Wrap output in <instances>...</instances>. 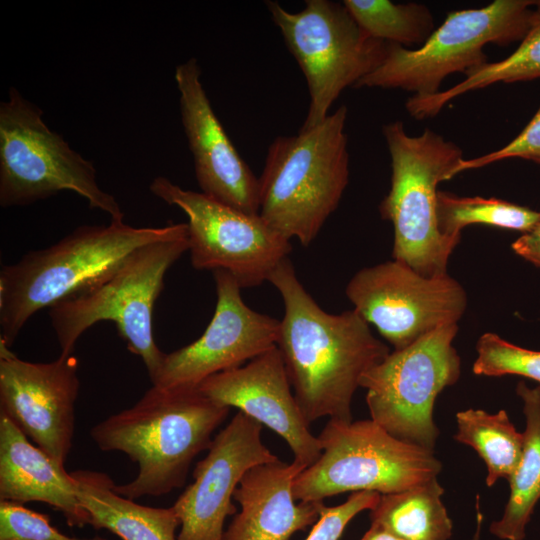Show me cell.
<instances>
[{
	"mask_svg": "<svg viewBox=\"0 0 540 540\" xmlns=\"http://www.w3.org/2000/svg\"><path fill=\"white\" fill-rule=\"evenodd\" d=\"M340 106L324 121L268 147L259 181V216L288 240L308 246L336 210L349 182V153Z\"/></svg>",
	"mask_w": 540,
	"mask_h": 540,
	"instance_id": "4",
	"label": "cell"
},
{
	"mask_svg": "<svg viewBox=\"0 0 540 540\" xmlns=\"http://www.w3.org/2000/svg\"><path fill=\"white\" fill-rule=\"evenodd\" d=\"M0 540H107L68 536L51 525L50 517L23 504L0 500Z\"/></svg>",
	"mask_w": 540,
	"mask_h": 540,
	"instance_id": "29",
	"label": "cell"
},
{
	"mask_svg": "<svg viewBox=\"0 0 540 540\" xmlns=\"http://www.w3.org/2000/svg\"><path fill=\"white\" fill-rule=\"evenodd\" d=\"M380 495L375 491L354 492L340 505H323L305 540H339L348 523L360 512L373 509Z\"/></svg>",
	"mask_w": 540,
	"mask_h": 540,
	"instance_id": "30",
	"label": "cell"
},
{
	"mask_svg": "<svg viewBox=\"0 0 540 540\" xmlns=\"http://www.w3.org/2000/svg\"><path fill=\"white\" fill-rule=\"evenodd\" d=\"M509 158H522L533 162L540 159V106L526 127L511 142L491 153L472 159L463 158L455 168L454 176Z\"/></svg>",
	"mask_w": 540,
	"mask_h": 540,
	"instance_id": "31",
	"label": "cell"
},
{
	"mask_svg": "<svg viewBox=\"0 0 540 540\" xmlns=\"http://www.w3.org/2000/svg\"><path fill=\"white\" fill-rule=\"evenodd\" d=\"M511 248L517 255L540 267V221L516 239Z\"/></svg>",
	"mask_w": 540,
	"mask_h": 540,
	"instance_id": "32",
	"label": "cell"
},
{
	"mask_svg": "<svg viewBox=\"0 0 540 540\" xmlns=\"http://www.w3.org/2000/svg\"><path fill=\"white\" fill-rule=\"evenodd\" d=\"M186 228V223L138 228L115 220L109 225H85L55 244L3 266L0 342L11 347L35 313L95 287L138 248Z\"/></svg>",
	"mask_w": 540,
	"mask_h": 540,
	"instance_id": "3",
	"label": "cell"
},
{
	"mask_svg": "<svg viewBox=\"0 0 540 540\" xmlns=\"http://www.w3.org/2000/svg\"><path fill=\"white\" fill-rule=\"evenodd\" d=\"M536 4L537 0H495L481 8L452 11L422 46L409 49L389 43L383 62L355 87L434 95L450 74H466L487 63L483 52L487 44L520 42L531 26Z\"/></svg>",
	"mask_w": 540,
	"mask_h": 540,
	"instance_id": "8",
	"label": "cell"
},
{
	"mask_svg": "<svg viewBox=\"0 0 540 540\" xmlns=\"http://www.w3.org/2000/svg\"><path fill=\"white\" fill-rule=\"evenodd\" d=\"M262 426L241 411L214 437L193 470L194 481L172 505L180 520L177 540H223L241 479L251 468L277 461L263 443Z\"/></svg>",
	"mask_w": 540,
	"mask_h": 540,
	"instance_id": "16",
	"label": "cell"
},
{
	"mask_svg": "<svg viewBox=\"0 0 540 540\" xmlns=\"http://www.w3.org/2000/svg\"><path fill=\"white\" fill-rule=\"evenodd\" d=\"M535 163H537V164L540 165V159H538L537 161H535Z\"/></svg>",
	"mask_w": 540,
	"mask_h": 540,
	"instance_id": "34",
	"label": "cell"
},
{
	"mask_svg": "<svg viewBox=\"0 0 540 540\" xmlns=\"http://www.w3.org/2000/svg\"><path fill=\"white\" fill-rule=\"evenodd\" d=\"M465 79L431 96H411L407 112L415 119L436 116L451 100L467 92L497 83H515L540 78V1H537L531 26L518 47L506 58L487 62L469 70Z\"/></svg>",
	"mask_w": 540,
	"mask_h": 540,
	"instance_id": "24",
	"label": "cell"
},
{
	"mask_svg": "<svg viewBox=\"0 0 540 540\" xmlns=\"http://www.w3.org/2000/svg\"><path fill=\"white\" fill-rule=\"evenodd\" d=\"M149 189L186 214L188 251L196 270H224L241 288L256 287L268 281L292 250L290 240L259 214H248L202 192L185 190L165 177H156Z\"/></svg>",
	"mask_w": 540,
	"mask_h": 540,
	"instance_id": "12",
	"label": "cell"
},
{
	"mask_svg": "<svg viewBox=\"0 0 540 540\" xmlns=\"http://www.w3.org/2000/svg\"><path fill=\"white\" fill-rule=\"evenodd\" d=\"M266 6L306 79L309 106L300 130L320 124L341 92L374 71L389 43L368 35L346 7L329 0H306L290 12L276 1Z\"/></svg>",
	"mask_w": 540,
	"mask_h": 540,
	"instance_id": "10",
	"label": "cell"
},
{
	"mask_svg": "<svg viewBox=\"0 0 540 540\" xmlns=\"http://www.w3.org/2000/svg\"><path fill=\"white\" fill-rule=\"evenodd\" d=\"M476 350L475 375H519L540 383V351L516 346L490 332L480 336Z\"/></svg>",
	"mask_w": 540,
	"mask_h": 540,
	"instance_id": "28",
	"label": "cell"
},
{
	"mask_svg": "<svg viewBox=\"0 0 540 540\" xmlns=\"http://www.w3.org/2000/svg\"><path fill=\"white\" fill-rule=\"evenodd\" d=\"M360 540H404L395 535L379 528L377 526L371 525L368 531L363 535Z\"/></svg>",
	"mask_w": 540,
	"mask_h": 540,
	"instance_id": "33",
	"label": "cell"
},
{
	"mask_svg": "<svg viewBox=\"0 0 540 540\" xmlns=\"http://www.w3.org/2000/svg\"><path fill=\"white\" fill-rule=\"evenodd\" d=\"M81 506L90 516L89 525L106 529L121 540H177L180 520L171 507L144 506L114 490L109 475L93 470H74Z\"/></svg>",
	"mask_w": 540,
	"mask_h": 540,
	"instance_id": "21",
	"label": "cell"
},
{
	"mask_svg": "<svg viewBox=\"0 0 540 540\" xmlns=\"http://www.w3.org/2000/svg\"><path fill=\"white\" fill-rule=\"evenodd\" d=\"M305 467L296 461L261 464L248 470L233 499L241 507L223 540H288L313 525L323 502H299L293 496L295 478Z\"/></svg>",
	"mask_w": 540,
	"mask_h": 540,
	"instance_id": "19",
	"label": "cell"
},
{
	"mask_svg": "<svg viewBox=\"0 0 540 540\" xmlns=\"http://www.w3.org/2000/svg\"><path fill=\"white\" fill-rule=\"evenodd\" d=\"M317 437L320 457L293 483L299 502L345 492L395 493L436 478L442 469L432 449L400 440L372 419H329Z\"/></svg>",
	"mask_w": 540,
	"mask_h": 540,
	"instance_id": "7",
	"label": "cell"
},
{
	"mask_svg": "<svg viewBox=\"0 0 540 540\" xmlns=\"http://www.w3.org/2000/svg\"><path fill=\"white\" fill-rule=\"evenodd\" d=\"M42 114L13 87L0 103V205L22 206L72 191L111 220L123 221L114 196L97 184L93 164L49 129Z\"/></svg>",
	"mask_w": 540,
	"mask_h": 540,
	"instance_id": "9",
	"label": "cell"
},
{
	"mask_svg": "<svg viewBox=\"0 0 540 540\" xmlns=\"http://www.w3.org/2000/svg\"><path fill=\"white\" fill-rule=\"evenodd\" d=\"M229 411L197 388L152 386L133 406L94 425L90 436L100 450L122 452L138 465L136 477L115 484V492L132 500L163 496L184 485L191 463L208 450Z\"/></svg>",
	"mask_w": 540,
	"mask_h": 540,
	"instance_id": "2",
	"label": "cell"
},
{
	"mask_svg": "<svg viewBox=\"0 0 540 540\" xmlns=\"http://www.w3.org/2000/svg\"><path fill=\"white\" fill-rule=\"evenodd\" d=\"M356 23L371 37L405 48L422 46L435 30L427 6L388 0H344Z\"/></svg>",
	"mask_w": 540,
	"mask_h": 540,
	"instance_id": "26",
	"label": "cell"
},
{
	"mask_svg": "<svg viewBox=\"0 0 540 540\" xmlns=\"http://www.w3.org/2000/svg\"><path fill=\"white\" fill-rule=\"evenodd\" d=\"M213 277L217 302L206 330L194 342L164 354L152 386L196 389L210 376L240 367L276 346L280 320L248 307L229 272L215 270Z\"/></svg>",
	"mask_w": 540,
	"mask_h": 540,
	"instance_id": "14",
	"label": "cell"
},
{
	"mask_svg": "<svg viewBox=\"0 0 540 540\" xmlns=\"http://www.w3.org/2000/svg\"><path fill=\"white\" fill-rule=\"evenodd\" d=\"M291 387L281 352L274 346L240 367L210 376L197 390L270 428L286 441L293 460L307 468L322 450Z\"/></svg>",
	"mask_w": 540,
	"mask_h": 540,
	"instance_id": "17",
	"label": "cell"
},
{
	"mask_svg": "<svg viewBox=\"0 0 540 540\" xmlns=\"http://www.w3.org/2000/svg\"><path fill=\"white\" fill-rule=\"evenodd\" d=\"M436 216L439 231L461 236L470 224H485L526 233L539 221L540 212L494 197H459L438 191Z\"/></svg>",
	"mask_w": 540,
	"mask_h": 540,
	"instance_id": "27",
	"label": "cell"
},
{
	"mask_svg": "<svg viewBox=\"0 0 540 540\" xmlns=\"http://www.w3.org/2000/svg\"><path fill=\"white\" fill-rule=\"evenodd\" d=\"M78 368L73 354H60L47 363L30 362L0 342V413L60 466L72 448Z\"/></svg>",
	"mask_w": 540,
	"mask_h": 540,
	"instance_id": "15",
	"label": "cell"
},
{
	"mask_svg": "<svg viewBox=\"0 0 540 540\" xmlns=\"http://www.w3.org/2000/svg\"><path fill=\"white\" fill-rule=\"evenodd\" d=\"M456 441L472 447L487 468L486 485L509 480L522 456L524 434L516 430L505 410L495 414L467 409L456 414Z\"/></svg>",
	"mask_w": 540,
	"mask_h": 540,
	"instance_id": "25",
	"label": "cell"
},
{
	"mask_svg": "<svg viewBox=\"0 0 540 540\" xmlns=\"http://www.w3.org/2000/svg\"><path fill=\"white\" fill-rule=\"evenodd\" d=\"M181 120L201 192L248 214L259 211V181L217 118L191 58L175 69Z\"/></svg>",
	"mask_w": 540,
	"mask_h": 540,
	"instance_id": "18",
	"label": "cell"
},
{
	"mask_svg": "<svg viewBox=\"0 0 540 540\" xmlns=\"http://www.w3.org/2000/svg\"><path fill=\"white\" fill-rule=\"evenodd\" d=\"M0 500L42 502L65 517L70 527L89 525L70 472L33 445L5 414L0 413Z\"/></svg>",
	"mask_w": 540,
	"mask_h": 540,
	"instance_id": "20",
	"label": "cell"
},
{
	"mask_svg": "<svg viewBox=\"0 0 540 540\" xmlns=\"http://www.w3.org/2000/svg\"><path fill=\"white\" fill-rule=\"evenodd\" d=\"M457 332V324L440 327L390 352L362 376L371 419L394 437L433 450L439 436L435 400L461 372L452 345Z\"/></svg>",
	"mask_w": 540,
	"mask_h": 540,
	"instance_id": "11",
	"label": "cell"
},
{
	"mask_svg": "<svg viewBox=\"0 0 540 540\" xmlns=\"http://www.w3.org/2000/svg\"><path fill=\"white\" fill-rule=\"evenodd\" d=\"M382 132L391 159V185L379 211L394 228L392 257L424 277L446 276L461 236L439 231L437 186L454 177L463 151L430 129L410 136L401 121L385 124Z\"/></svg>",
	"mask_w": 540,
	"mask_h": 540,
	"instance_id": "5",
	"label": "cell"
},
{
	"mask_svg": "<svg viewBox=\"0 0 540 540\" xmlns=\"http://www.w3.org/2000/svg\"><path fill=\"white\" fill-rule=\"evenodd\" d=\"M187 228L135 250L107 279L49 308L60 354H73L79 337L100 321H111L128 350L140 357L152 380L163 357L155 343L152 312L168 269L188 251Z\"/></svg>",
	"mask_w": 540,
	"mask_h": 540,
	"instance_id": "6",
	"label": "cell"
},
{
	"mask_svg": "<svg viewBox=\"0 0 540 540\" xmlns=\"http://www.w3.org/2000/svg\"><path fill=\"white\" fill-rule=\"evenodd\" d=\"M516 392L524 403V447L508 480L510 495L503 515L490 525V532L503 540L524 539L526 525L540 499V386L530 388L521 381Z\"/></svg>",
	"mask_w": 540,
	"mask_h": 540,
	"instance_id": "22",
	"label": "cell"
},
{
	"mask_svg": "<svg viewBox=\"0 0 540 540\" xmlns=\"http://www.w3.org/2000/svg\"><path fill=\"white\" fill-rule=\"evenodd\" d=\"M437 477L403 491L381 494L370 510L371 525L404 540H449L452 521Z\"/></svg>",
	"mask_w": 540,
	"mask_h": 540,
	"instance_id": "23",
	"label": "cell"
},
{
	"mask_svg": "<svg viewBox=\"0 0 540 540\" xmlns=\"http://www.w3.org/2000/svg\"><path fill=\"white\" fill-rule=\"evenodd\" d=\"M268 281L283 300L276 346L305 420L309 425L323 417L351 422L360 380L388 356V346L354 309L325 312L298 280L289 258Z\"/></svg>",
	"mask_w": 540,
	"mask_h": 540,
	"instance_id": "1",
	"label": "cell"
},
{
	"mask_svg": "<svg viewBox=\"0 0 540 540\" xmlns=\"http://www.w3.org/2000/svg\"><path fill=\"white\" fill-rule=\"evenodd\" d=\"M346 296L394 350L457 324L467 306L466 292L454 278L424 277L394 259L359 270L350 279Z\"/></svg>",
	"mask_w": 540,
	"mask_h": 540,
	"instance_id": "13",
	"label": "cell"
}]
</instances>
